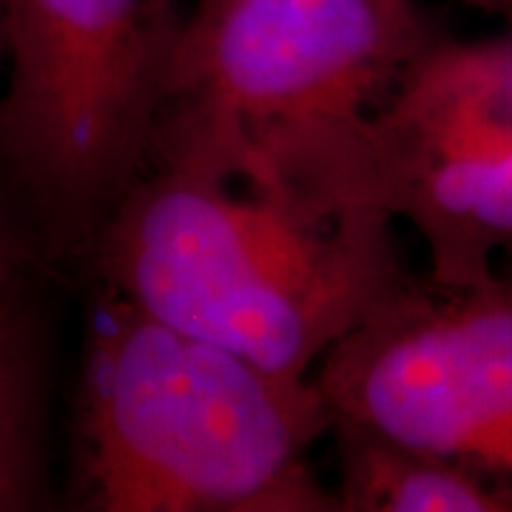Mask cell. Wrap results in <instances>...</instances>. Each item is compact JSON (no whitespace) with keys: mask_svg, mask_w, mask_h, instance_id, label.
Wrapping results in <instances>:
<instances>
[{"mask_svg":"<svg viewBox=\"0 0 512 512\" xmlns=\"http://www.w3.org/2000/svg\"><path fill=\"white\" fill-rule=\"evenodd\" d=\"M336 512H507L478 478L359 424L333 421Z\"/></svg>","mask_w":512,"mask_h":512,"instance_id":"8","label":"cell"},{"mask_svg":"<svg viewBox=\"0 0 512 512\" xmlns=\"http://www.w3.org/2000/svg\"><path fill=\"white\" fill-rule=\"evenodd\" d=\"M333 421L456 464L512 512V285L416 279L313 370Z\"/></svg>","mask_w":512,"mask_h":512,"instance_id":"5","label":"cell"},{"mask_svg":"<svg viewBox=\"0 0 512 512\" xmlns=\"http://www.w3.org/2000/svg\"><path fill=\"white\" fill-rule=\"evenodd\" d=\"M43 282L0 296V512L40 510L49 501V325L40 299Z\"/></svg>","mask_w":512,"mask_h":512,"instance_id":"7","label":"cell"},{"mask_svg":"<svg viewBox=\"0 0 512 512\" xmlns=\"http://www.w3.org/2000/svg\"><path fill=\"white\" fill-rule=\"evenodd\" d=\"M495 276H498V279H504L507 285H512V251H507L504 259L498 262V271H495Z\"/></svg>","mask_w":512,"mask_h":512,"instance_id":"11","label":"cell"},{"mask_svg":"<svg viewBox=\"0 0 512 512\" xmlns=\"http://www.w3.org/2000/svg\"><path fill=\"white\" fill-rule=\"evenodd\" d=\"M191 0H3L0 151L52 265H83L137 183Z\"/></svg>","mask_w":512,"mask_h":512,"instance_id":"4","label":"cell"},{"mask_svg":"<svg viewBox=\"0 0 512 512\" xmlns=\"http://www.w3.org/2000/svg\"><path fill=\"white\" fill-rule=\"evenodd\" d=\"M376 200L427 251V282L478 288L512 251V23L441 35L370 120Z\"/></svg>","mask_w":512,"mask_h":512,"instance_id":"6","label":"cell"},{"mask_svg":"<svg viewBox=\"0 0 512 512\" xmlns=\"http://www.w3.org/2000/svg\"><path fill=\"white\" fill-rule=\"evenodd\" d=\"M333 410L285 376L94 288L72 490L94 512H336L311 467Z\"/></svg>","mask_w":512,"mask_h":512,"instance_id":"3","label":"cell"},{"mask_svg":"<svg viewBox=\"0 0 512 512\" xmlns=\"http://www.w3.org/2000/svg\"><path fill=\"white\" fill-rule=\"evenodd\" d=\"M55 274L32 205L0 151V296Z\"/></svg>","mask_w":512,"mask_h":512,"instance_id":"9","label":"cell"},{"mask_svg":"<svg viewBox=\"0 0 512 512\" xmlns=\"http://www.w3.org/2000/svg\"><path fill=\"white\" fill-rule=\"evenodd\" d=\"M3 49H6V35H3V0H0V63H3Z\"/></svg>","mask_w":512,"mask_h":512,"instance_id":"12","label":"cell"},{"mask_svg":"<svg viewBox=\"0 0 512 512\" xmlns=\"http://www.w3.org/2000/svg\"><path fill=\"white\" fill-rule=\"evenodd\" d=\"M379 208H336L146 168L83 265L94 288L254 365L313 376L416 276Z\"/></svg>","mask_w":512,"mask_h":512,"instance_id":"2","label":"cell"},{"mask_svg":"<svg viewBox=\"0 0 512 512\" xmlns=\"http://www.w3.org/2000/svg\"><path fill=\"white\" fill-rule=\"evenodd\" d=\"M441 35L416 0H191L146 168L384 211L370 120Z\"/></svg>","mask_w":512,"mask_h":512,"instance_id":"1","label":"cell"},{"mask_svg":"<svg viewBox=\"0 0 512 512\" xmlns=\"http://www.w3.org/2000/svg\"><path fill=\"white\" fill-rule=\"evenodd\" d=\"M461 3L473 6L490 18H498L501 23H512V0H461Z\"/></svg>","mask_w":512,"mask_h":512,"instance_id":"10","label":"cell"}]
</instances>
